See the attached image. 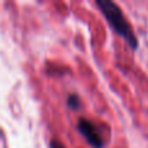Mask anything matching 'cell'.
Masks as SVG:
<instances>
[{
  "label": "cell",
  "instance_id": "obj_1",
  "mask_svg": "<svg viewBox=\"0 0 148 148\" xmlns=\"http://www.w3.org/2000/svg\"><path fill=\"white\" fill-rule=\"evenodd\" d=\"M95 4L100 9V12L103 13V16L108 21V23L112 26L113 30L120 36H122L133 49L138 48L136 35L134 34L133 27L129 23V21L126 20L121 8L112 0H96Z\"/></svg>",
  "mask_w": 148,
  "mask_h": 148
},
{
  "label": "cell",
  "instance_id": "obj_2",
  "mask_svg": "<svg viewBox=\"0 0 148 148\" xmlns=\"http://www.w3.org/2000/svg\"><path fill=\"white\" fill-rule=\"evenodd\" d=\"M77 129H78L79 133L84 136V139H86L94 148H103L104 147L103 135L100 134L97 126L95 125L92 121L87 120V118H79L78 123H77Z\"/></svg>",
  "mask_w": 148,
  "mask_h": 148
},
{
  "label": "cell",
  "instance_id": "obj_4",
  "mask_svg": "<svg viewBox=\"0 0 148 148\" xmlns=\"http://www.w3.org/2000/svg\"><path fill=\"white\" fill-rule=\"evenodd\" d=\"M49 147L51 148H66L61 143V140H59V139H52L51 143H49Z\"/></svg>",
  "mask_w": 148,
  "mask_h": 148
},
{
  "label": "cell",
  "instance_id": "obj_3",
  "mask_svg": "<svg viewBox=\"0 0 148 148\" xmlns=\"http://www.w3.org/2000/svg\"><path fill=\"white\" fill-rule=\"evenodd\" d=\"M66 103H68V107H69L70 109H73V110H77L79 108V97L77 96L75 94L69 95V96H68Z\"/></svg>",
  "mask_w": 148,
  "mask_h": 148
}]
</instances>
